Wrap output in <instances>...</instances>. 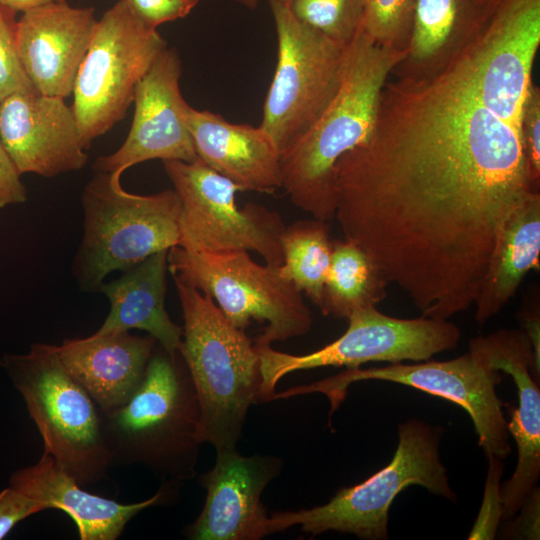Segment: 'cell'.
<instances>
[{"instance_id": "cell-1", "label": "cell", "mask_w": 540, "mask_h": 540, "mask_svg": "<svg viewBox=\"0 0 540 540\" xmlns=\"http://www.w3.org/2000/svg\"><path fill=\"white\" fill-rule=\"evenodd\" d=\"M538 188L522 126L484 106L448 62L384 86L372 134L335 167V217L423 317L474 305L499 235Z\"/></svg>"}, {"instance_id": "cell-2", "label": "cell", "mask_w": 540, "mask_h": 540, "mask_svg": "<svg viewBox=\"0 0 540 540\" xmlns=\"http://www.w3.org/2000/svg\"><path fill=\"white\" fill-rule=\"evenodd\" d=\"M407 57V47L377 43L361 23L347 44L336 93L280 154L282 188L296 207L316 219H334L336 164L372 134L386 80Z\"/></svg>"}, {"instance_id": "cell-3", "label": "cell", "mask_w": 540, "mask_h": 540, "mask_svg": "<svg viewBox=\"0 0 540 540\" xmlns=\"http://www.w3.org/2000/svg\"><path fill=\"white\" fill-rule=\"evenodd\" d=\"M99 412L111 465H144L174 484L195 477L201 412L180 352L170 355L157 343L132 396Z\"/></svg>"}, {"instance_id": "cell-4", "label": "cell", "mask_w": 540, "mask_h": 540, "mask_svg": "<svg viewBox=\"0 0 540 540\" xmlns=\"http://www.w3.org/2000/svg\"><path fill=\"white\" fill-rule=\"evenodd\" d=\"M184 325L180 354L200 405V437L216 451L237 448L249 407L258 402L260 357L210 295L173 276Z\"/></svg>"}, {"instance_id": "cell-5", "label": "cell", "mask_w": 540, "mask_h": 540, "mask_svg": "<svg viewBox=\"0 0 540 540\" xmlns=\"http://www.w3.org/2000/svg\"><path fill=\"white\" fill-rule=\"evenodd\" d=\"M84 231L74 261L84 289L100 287L113 271L179 245L181 203L175 190L129 193L120 177L97 172L82 194Z\"/></svg>"}, {"instance_id": "cell-6", "label": "cell", "mask_w": 540, "mask_h": 540, "mask_svg": "<svg viewBox=\"0 0 540 540\" xmlns=\"http://www.w3.org/2000/svg\"><path fill=\"white\" fill-rule=\"evenodd\" d=\"M38 428L44 452L82 486L97 483L111 466L98 406L65 370L55 345L34 343L27 354L0 360Z\"/></svg>"}, {"instance_id": "cell-7", "label": "cell", "mask_w": 540, "mask_h": 540, "mask_svg": "<svg viewBox=\"0 0 540 540\" xmlns=\"http://www.w3.org/2000/svg\"><path fill=\"white\" fill-rule=\"evenodd\" d=\"M440 428L412 419L399 425V442L391 462L365 481L340 489L329 502L310 509L276 512L271 534L292 526L312 536L326 531L361 539H388V512L395 497L410 485L456 501L439 456Z\"/></svg>"}, {"instance_id": "cell-8", "label": "cell", "mask_w": 540, "mask_h": 540, "mask_svg": "<svg viewBox=\"0 0 540 540\" xmlns=\"http://www.w3.org/2000/svg\"><path fill=\"white\" fill-rule=\"evenodd\" d=\"M173 276L211 296L224 316L244 330L252 320L265 324L257 346L307 334L313 325L302 292L280 270L260 265L248 251L190 252L179 246L168 250Z\"/></svg>"}, {"instance_id": "cell-9", "label": "cell", "mask_w": 540, "mask_h": 540, "mask_svg": "<svg viewBox=\"0 0 540 540\" xmlns=\"http://www.w3.org/2000/svg\"><path fill=\"white\" fill-rule=\"evenodd\" d=\"M462 39L449 63L484 106L522 126L540 43V0H487Z\"/></svg>"}, {"instance_id": "cell-10", "label": "cell", "mask_w": 540, "mask_h": 540, "mask_svg": "<svg viewBox=\"0 0 540 540\" xmlns=\"http://www.w3.org/2000/svg\"><path fill=\"white\" fill-rule=\"evenodd\" d=\"M166 47L158 30L140 21L125 0L97 20L72 93L85 149L126 116L138 82Z\"/></svg>"}, {"instance_id": "cell-11", "label": "cell", "mask_w": 540, "mask_h": 540, "mask_svg": "<svg viewBox=\"0 0 540 540\" xmlns=\"http://www.w3.org/2000/svg\"><path fill=\"white\" fill-rule=\"evenodd\" d=\"M277 35V62L260 127L280 154L320 116L340 83L347 44L298 20L288 4L269 0Z\"/></svg>"}, {"instance_id": "cell-12", "label": "cell", "mask_w": 540, "mask_h": 540, "mask_svg": "<svg viewBox=\"0 0 540 540\" xmlns=\"http://www.w3.org/2000/svg\"><path fill=\"white\" fill-rule=\"evenodd\" d=\"M181 203L179 247L190 252L254 251L270 265L283 263L285 225L277 212L235 201L241 188L199 158L163 161Z\"/></svg>"}, {"instance_id": "cell-13", "label": "cell", "mask_w": 540, "mask_h": 540, "mask_svg": "<svg viewBox=\"0 0 540 540\" xmlns=\"http://www.w3.org/2000/svg\"><path fill=\"white\" fill-rule=\"evenodd\" d=\"M347 320L349 325L342 336L309 354L292 355L255 345L262 378L259 400H272L278 381L294 371L325 366L356 368L378 361H427L455 348L461 336L458 326L448 319H401L376 307L355 310Z\"/></svg>"}, {"instance_id": "cell-14", "label": "cell", "mask_w": 540, "mask_h": 540, "mask_svg": "<svg viewBox=\"0 0 540 540\" xmlns=\"http://www.w3.org/2000/svg\"><path fill=\"white\" fill-rule=\"evenodd\" d=\"M371 379L411 386L458 404L471 417L486 455L503 459L510 453L508 422L502 411L503 402L496 393L501 373L487 367L470 350L448 361L348 368L319 382L284 391L282 396L320 392L329 398L334 411L344 400L350 384Z\"/></svg>"}, {"instance_id": "cell-15", "label": "cell", "mask_w": 540, "mask_h": 540, "mask_svg": "<svg viewBox=\"0 0 540 540\" xmlns=\"http://www.w3.org/2000/svg\"><path fill=\"white\" fill-rule=\"evenodd\" d=\"M182 63L174 47H166L138 82L134 117L126 140L112 154L100 156L93 168L121 177L144 161L198 159L187 124L189 104L180 91Z\"/></svg>"}, {"instance_id": "cell-16", "label": "cell", "mask_w": 540, "mask_h": 540, "mask_svg": "<svg viewBox=\"0 0 540 540\" xmlns=\"http://www.w3.org/2000/svg\"><path fill=\"white\" fill-rule=\"evenodd\" d=\"M273 456H244L237 448L216 451L215 464L199 477L206 490L204 506L185 528L191 540H259L271 534L261 497L281 472Z\"/></svg>"}, {"instance_id": "cell-17", "label": "cell", "mask_w": 540, "mask_h": 540, "mask_svg": "<svg viewBox=\"0 0 540 540\" xmlns=\"http://www.w3.org/2000/svg\"><path fill=\"white\" fill-rule=\"evenodd\" d=\"M0 142L20 175L54 177L80 170L88 160L72 107L37 91L0 102Z\"/></svg>"}, {"instance_id": "cell-18", "label": "cell", "mask_w": 540, "mask_h": 540, "mask_svg": "<svg viewBox=\"0 0 540 540\" xmlns=\"http://www.w3.org/2000/svg\"><path fill=\"white\" fill-rule=\"evenodd\" d=\"M469 350L490 369L509 374L517 387L518 407L507 426L517 444L518 461L499 490L502 517L509 520L536 487L540 474V390L530 374L532 344L523 329H502L472 339Z\"/></svg>"}, {"instance_id": "cell-19", "label": "cell", "mask_w": 540, "mask_h": 540, "mask_svg": "<svg viewBox=\"0 0 540 540\" xmlns=\"http://www.w3.org/2000/svg\"><path fill=\"white\" fill-rule=\"evenodd\" d=\"M96 23L94 8L66 1L22 12L16 24L17 53L37 92L64 99L72 95Z\"/></svg>"}, {"instance_id": "cell-20", "label": "cell", "mask_w": 540, "mask_h": 540, "mask_svg": "<svg viewBox=\"0 0 540 540\" xmlns=\"http://www.w3.org/2000/svg\"><path fill=\"white\" fill-rule=\"evenodd\" d=\"M9 485L46 509L65 512L75 523L81 540H116L137 514L163 503L175 484L166 482L152 497L123 504L87 492L50 454L43 451L36 464L13 472Z\"/></svg>"}, {"instance_id": "cell-21", "label": "cell", "mask_w": 540, "mask_h": 540, "mask_svg": "<svg viewBox=\"0 0 540 540\" xmlns=\"http://www.w3.org/2000/svg\"><path fill=\"white\" fill-rule=\"evenodd\" d=\"M187 124L198 158L242 191L273 193L282 187L280 151L260 126L231 123L191 106Z\"/></svg>"}, {"instance_id": "cell-22", "label": "cell", "mask_w": 540, "mask_h": 540, "mask_svg": "<svg viewBox=\"0 0 540 540\" xmlns=\"http://www.w3.org/2000/svg\"><path fill=\"white\" fill-rule=\"evenodd\" d=\"M157 341L129 331L65 340L55 345L65 370L100 411L123 405L141 384Z\"/></svg>"}, {"instance_id": "cell-23", "label": "cell", "mask_w": 540, "mask_h": 540, "mask_svg": "<svg viewBox=\"0 0 540 540\" xmlns=\"http://www.w3.org/2000/svg\"><path fill=\"white\" fill-rule=\"evenodd\" d=\"M167 270L168 250H163L125 270L119 279L103 282L99 290L108 297L111 308L92 335L140 329L170 355L179 353L183 328L171 320L165 308Z\"/></svg>"}, {"instance_id": "cell-24", "label": "cell", "mask_w": 540, "mask_h": 540, "mask_svg": "<svg viewBox=\"0 0 540 540\" xmlns=\"http://www.w3.org/2000/svg\"><path fill=\"white\" fill-rule=\"evenodd\" d=\"M540 193L533 192L508 218L474 302L475 320L486 323L515 295L526 274L539 268Z\"/></svg>"}, {"instance_id": "cell-25", "label": "cell", "mask_w": 540, "mask_h": 540, "mask_svg": "<svg viewBox=\"0 0 540 540\" xmlns=\"http://www.w3.org/2000/svg\"><path fill=\"white\" fill-rule=\"evenodd\" d=\"M389 282L358 244L344 238L332 241L320 310L347 319L355 310L377 307L387 296Z\"/></svg>"}, {"instance_id": "cell-26", "label": "cell", "mask_w": 540, "mask_h": 540, "mask_svg": "<svg viewBox=\"0 0 540 540\" xmlns=\"http://www.w3.org/2000/svg\"><path fill=\"white\" fill-rule=\"evenodd\" d=\"M281 246V273L320 308L332 251L328 222L313 218L292 223L282 233Z\"/></svg>"}, {"instance_id": "cell-27", "label": "cell", "mask_w": 540, "mask_h": 540, "mask_svg": "<svg viewBox=\"0 0 540 540\" xmlns=\"http://www.w3.org/2000/svg\"><path fill=\"white\" fill-rule=\"evenodd\" d=\"M487 0H415L408 56L427 60L481 15Z\"/></svg>"}, {"instance_id": "cell-28", "label": "cell", "mask_w": 540, "mask_h": 540, "mask_svg": "<svg viewBox=\"0 0 540 540\" xmlns=\"http://www.w3.org/2000/svg\"><path fill=\"white\" fill-rule=\"evenodd\" d=\"M293 15L328 38L348 44L363 18V0H292Z\"/></svg>"}, {"instance_id": "cell-29", "label": "cell", "mask_w": 540, "mask_h": 540, "mask_svg": "<svg viewBox=\"0 0 540 540\" xmlns=\"http://www.w3.org/2000/svg\"><path fill=\"white\" fill-rule=\"evenodd\" d=\"M415 0H363L362 26L379 44L409 41Z\"/></svg>"}, {"instance_id": "cell-30", "label": "cell", "mask_w": 540, "mask_h": 540, "mask_svg": "<svg viewBox=\"0 0 540 540\" xmlns=\"http://www.w3.org/2000/svg\"><path fill=\"white\" fill-rule=\"evenodd\" d=\"M15 15L0 4V102L14 93L36 91L18 57Z\"/></svg>"}, {"instance_id": "cell-31", "label": "cell", "mask_w": 540, "mask_h": 540, "mask_svg": "<svg viewBox=\"0 0 540 540\" xmlns=\"http://www.w3.org/2000/svg\"><path fill=\"white\" fill-rule=\"evenodd\" d=\"M487 457L489 460V470L483 505L474 528L468 537L469 539H492L502 517L499 480L503 465L498 457L493 455H487Z\"/></svg>"}, {"instance_id": "cell-32", "label": "cell", "mask_w": 540, "mask_h": 540, "mask_svg": "<svg viewBox=\"0 0 540 540\" xmlns=\"http://www.w3.org/2000/svg\"><path fill=\"white\" fill-rule=\"evenodd\" d=\"M522 136L528 176L536 188L540 178V92L532 84L522 116Z\"/></svg>"}, {"instance_id": "cell-33", "label": "cell", "mask_w": 540, "mask_h": 540, "mask_svg": "<svg viewBox=\"0 0 540 540\" xmlns=\"http://www.w3.org/2000/svg\"><path fill=\"white\" fill-rule=\"evenodd\" d=\"M146 26L157 29L163 23L185 18L199 0H125Z\"/></svg>"}, {"instance_id": "cell-34", "label": "cell", "mask_w": 540, "mask_h": 540, "mask_svg": "<svg viewBox=\"0 0 540 540\" xmlns=\"http://www.w3.org/2000/svg\"><path fill=\"white\" fill-rule=\"evenodd\" d=\"M43 510L45 506L11 486L0 491V539L19 522Z\"/></svg>"}, {"instance_id": "cell-35", "label": "cell", "mask_w": 540, "mask_h": 540, "mask_svg": "<svg viewBox=\"0 0 540 540\" xmlns=\"http://www.w3.org/2000/svg\"><path fill=\"white\" fill-rule=\"evenodd\" d=\"M26 200L27 193L21 175L0 142V209Z\"/></svg>"}, {"instance_id": "cell-36", "label": "cell", "mask_w": 540, "mask_h": 540, "mask_svg": "<svg viewBox=\"0 0 540 540\" xmlns=\"http://www.w3.org/2000/svg\"><path fill=\"white\" fill-rule=\"evenodd\" d=\"M519 517L511 524L510 535L518 538L539 539V489L536 487L520 507Z\"/></svg>"}, {"instance_id": "cell-37", "label": "cell", "mask_w": 540, "mask_h": 540, "mask_svg": "<svg viewBox=\"0 0 540 540\" xmlns=\"http://www.w3.org/2000/svg\"><path fill=\"white\" fill-rule=\"evenodd\" d=\"M66 0H0V4L13 10L14 12H24L31 8L51 2H64Z\"/></svg>"}, {"instance_id": "cell-38", "label": "cell", "mask_w": 540, "mask_h": 540, "mask_svg": "<svg viewBox=\"0 0 540 540\" xmlns=\"http://www.w3.org/2000/svg\"><path fill=\"white\" fill-rule=\"evenodd\" d=\"M249 9H255L259 0H233Z\"/></svg>"}, {"instance_id": "cell-39", "label": "cell", "mask_w": 540, "mask_h": 540, "mask_svg": "<svg viewBox=\"0 0 540 540\" xmlns=\"http://www.w3.org/2000/svg\"><path fill=\"white\" fill-rule=\"evenodd\" d=\"M276 1H279V2H281V3H284V4H288V5H289L290 2H291L292 0H276Z\"/></svg>"}]
</instances>
